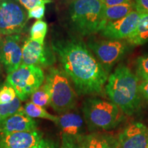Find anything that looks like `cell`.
<instances>
[{"label":"cell","instance_id":"cell-2","mask_svg":"<svg viewBox=\"0 0 148 148\" xmlns=\"http://www.w3.org/2000/svg\"><path fill=\"white\" fill-rule=\"evenodd\" d=\"M105 91L112 102L127 115H132L140 107L138 77L123 64H119L108 77Z\"/></svg>","mask_w":148,"mask_h":148},{"label":"cell","instance_id":"cell-32","mask_svg":"<svg viewBox=\"0 0 148 148\" xmlns=\"http://www.w3.org/2000/svg\"><path fill=\"white\" fill-rule=\"evenodd\" d=\"M3 120H4V119H3L2 116H1V114H0V128H1V125H2V123H3Z\"/></svg>","mask_w":148,"mask_h":148},{"label":"cell","instance_id":"cell-21","mask_svg":"<svg viewBox=\"0 0 148 148\" xmlns=\"http://www.w3.org/2000/svg\"><path fill=\"white\" fill-rule=\"evenodd\" d=\"M30 98L32 103L42 108L50 105V95L45 82L30 96Z\"/></svg>","mask_w":148,"mask_h":148},{"label":"cell","instance_id":"cell-14","mask_svg":"<svg viewBox=\"0 0 148 148\" xmlns=\"http://www.w3.org/2000/svg\"><path fill=\"white\" fill-rule=\"evenodd\" d=\"M37 123L33 118L29 117L23 110L3 120L0 128L1 134H9L16 132L36 130Z\"/></svg>","mask_w":148,"mask_h":148},{"label":"cell","instance_id":"cell-22","mask_svg":"<svg viewBox=\"0 0 148 148\" xmlns=\"http://www.w3.org/2000/svg\"><path fill=\"white\" fill-rule=\"evenodd\" d=\"M22 110H23V108L21 106V100L17 96L10 103L0 104V114L4 119Z\"/></svg>","mask_w":148,"mask_h":148},{"label":"cell","instance_id":"cell-27","mask_svg":"<svg viewBox=\"0 0 148 148\" xmlns=\"http://www.w3.org/2000/svg\"><path fill=\"white\" fill-rule=\"evenodd\" d=\"M45 5L36 6L27 11L28 19L29 18H36V19L41 20L45 15Z\"/></svg>","mask_w":148,"mask_h":148},{"label":"cell","instance_id":"cell-31","mask_svg":"<svg viewBox=\"0 0 148 148\" xmlns=\"http://www.w3.org/2000/svg\"><path fill=\"white\" fill-rule=\"evenodd\" d=\"M36 148H55L53 143L47 140L41 139Z\"/></svg>","mask_w":148,"mask_h":148},{"label":"cell","instance_id":"cell-6","mask_svg":"<svg viewBox=\"0 0 148 148\" xmlns=\"http://www.w3.org/2000/svg\"><path fill=\"white\" fill-rule=\"evenodd\" d=\"M45 80V73L40 67L21 65L16 71L8 74L5 82L15 90L21 101H25L43 84Z\"/></svg>","mask_w":148,"mask_h":148},{"label":"cell","instance_id":"cell-8","mask_svg":"<svg viewBox=\"0 0 148 148\" xmlns=\"http://www.w3.org/2000/svg\"><path fill=\"white\" fill-rule=\"evenodd\" d=\"M87 46L108 73L128 49L127 44L121 40H90Z\"/></svg>","mask_w":148,"mask_h":148},{"label":"cell","instance_id":"cell-16","mask_svg":"<svg viewBox=\"0 0 148 148\" xmlns=\"http://www.w3.org/2000/svg\"><path fill=\"white\" fill-rule=\"evenodd\" d=\"M84 148H118L117 141L110 136L99 134H90L82 136Z\"/></svg>","mask_w":148,"mask_h":148},{"label":"cell","instance_id":"cell-19","mask_svg":"<svg viewBox=\"0 0 148 148\" xmlns=\"http://www.w3.org/2000/svg\"><path fill=\"white\" fill-rule=\"evenodd\" d=\"M23 108L25 113L31 118H41V119H48L54 122L55 123L58 121V116L51 114L45 108L37 106L32 101L27 103Z\"/></svg>","mask_w":148,"mask_h":148},{"label":"cell","instance_id":"cell-13","mask_svg":"<svg viewBox=\"0 0 148 148\" xmlns=\"http://www.w3.org/2000/svg\"><path fill=\"white\" fill-rule=\"evenodd\" d=\"M42 139L37 130L0 135V148H36Z\"/></svg>","mask_w":148,"mask_h":148},{"label":"cell","instance_id":"cell-9","mask_svg":"<svg viewBox=\"0 0 148 148\" xmlns=\"http://www.w3.org/2000/svg\"><path fill=\"white\" fill-rule=\"evenodd\" d=\"M55 53L51 47L27 38L22 45L21 65H33L43 68L50 67L56 62Z\"/></svg>","mask_w":148,"mask_h":148},{"label":"cell","instance_id":"cell-28","mask_svg":"<svg viewBox=\"0 0 148 148\" xmlns=\"http://www.w3.org/2000/svg\"><path fill=\"white\" fill-rule=\"evenodd\" d=\"M135 10L139 13H148V0H133Z\"/></svg>","mask_w":148,"mask_h":148},{"label":"cell","instance_id":"cell-3","mask_svg":"<svg viewBox=\"0 0 148 148\" xmlns=\"http://www.w3.org/2000/svg\"><path fill=\"white\" fill-rule=\"evenodd\" d=\"M101 0H71L67 10L69 28L79 36L100 32L107 23Z\"/></svg>","mask_w":148,"mask_h":148},{"label":"cell","instance_id":"cell-34","mask_svg":"<svg viewBox=\"0 0 148 148\" xmlns=\"http://www.w3.org/2000/svg\"><path fill=\"white\" fill-rule=\"evenodd\" d=\"M1 63H0V77H1Z\"/></svg>","mask_w":148,"mask_h":148},{"label":"cell","instance_id":"cell-24","mask_svg":"<svg viewBox=\"0 0 148 148\" xmlns=\"http://www.w3.org/2000/svg\"><path fill=\"white\" fill-rule=\"evenodd\" d=\"M60 148H84L82 136H74L63 134Z\"/></svg>","mask_w":148,"mask_h":148},{"label":"cell","instance_id":"cell-26","mask_svg":"<svg viewBox=\"0 0 148 148\" xmlns=\"http://www.w3.org/2000/svg\"><path fill=\"white\" fill-rule=\"evenodd\" d=\"M15 1L20 3L27 11L36 6L53 2V0H15Z\"/></svg>","mask_w":148,"mask_h":148},{"label":"cell","instance_id":"cell-5","mask_svg":"<svg viewBox=\"0 0 148 148\" xmlns=\"http://www.w3.org/2000/svg\"><path fill=\"white\" fill-rule=\"evenodd\" d=\"M45 84L50 95V106L56 112L66 113L75 108L76 93L63 70L51 66L46 75Z\"/></svg>","mask_w":148,"mask_h":148},{"label":"cell","instance_id":"cell-10","mask_svg":"<svg viewBox=\"0 0 148 148\" xmlns=\"http://www.w3.org/2000/svg\"><path fill=\"white\" fill-rule=\"evenodd\" d=\"M21 35L5 36L0 46V63L7 74L16 71L22 64V46L20 44Z\"/></svg>","mask_w":148,"mask_h":148},{"label":"cell","instance_id":"cell-23","mask_svg":"<svg viewBox=\"0 0 148 148\" xmlns=\"http://www.w3.org/2000/svg\"><path fill=\"white\" fill-rule=\"evenodd\" d=\"M15 90L5 82L0 87V104H5L13 101L16 97Z\"/></svg>","mask_w":148,"mask_h":148},{"label":"cell","instance_id":"cell-25","mask_svg":"<svg viewBox=\"0 0 148 148\" xmlns=\"http://www.w3.org/2000/svg\"><path fill=\"white\" fill-rule=\"evenodd\" d=\"M136 64L137 75L144 80H148V54L138 57Z\"/></svg>","mask_w":148,"mask_h":148},{"label":"cell","instance_id":"cell-11","mask_svg":"<svg viewBox=\"0 0 148 148\" xmlns=\"http://www.w3.org/2000/svg\"><path fill=\"white\" fill-rule=\"evenodd\" d=\"M140 18V14L134 10L121 19L108 22L100 33L108 39H127L136 29Z\"/></svg>","mask_w":148,"mask_h":148},{"label":"cell","instance_id":"cell-33","mask_svg":"<svg viewBox=\"0 0 148 148\" xmlns=\"http://www.w3.org/2000/svg\"><path fill=\"white\" fill-rule=\"evenodd\" d=\"M2 35L0 34V46H1V43H2V41H3V38H2Z\"/></svg>","mask_w":148,"mask_h":148},{"label":"cell","instance_id":"cell-20","mask_svg":"<svg viewBox=\"0 0 148 148\" xmlns=\"http://www.w3.org/2000/svg\"><path fill=\"white\" fill-rule=\"evenodd\" d=\"M47 33V24L45 21L38 20L33 24L29 31V38L35 42L44 44Z\"/></svg>","mask_w":148,"mask_h":148},{"label":"cell","instance_id":"cell-7","mask_svg":"<svg viewBox=\"0 0 148 148\" xmlns=\"http://www.w3.org/2000/svg\"><path fill=\"white\" fill-rule=\"evenodd\" d=\"M28 20L25 8L15 0H0V34H19Z\"/></svg>","mask_w":148,"mask_h":148},{"label":"cell","instance_id":"cell-15","mask_svg":"<svg viewBox=\"0 0 148 148\" xmlns=\"http://www.w3.org/2000/svg\"><path fill=\"white\" fill-rule=\"evenodd\" d=\"M56 124L63 134L74 136H80L84 128L82 116L76 112H68L59 116Z\"/></svg>","mask_w":148,"mask_h":148},{"label":"cell","instance_id":"cell-18","mask_svg":"<svg viewBox=\"0 0 148 148\" xmlns=\"http://www.w3.org/2000/svg\"><path fill=\"white\" fill-rule=\"evenodd\" d=\"M135 10L134 2L125 4L113 5V6H105L104 17L107 23L109 21H114L125 17L130 12Z\"/></svg>","mask_w":148,"mask_h":148},{"label":"cell","instance_id":"cell-1","mask_svg":"<svg viewBox=\"0 0 148 148\" xmlns=\"http://www.w3.org/2000/svg\"><path fill=\"white\" fill-rule=\"evenodd\" d=\"M51 45L79 95L102 93L108 73L83 40L67 34L55 36Z\"/></svg>","mask_w":148,"mask_h":148},{"label":"cell","instance_id":"cell-12","mask_svg":"<svg viewBox=\"0 0 148 148\" xmlns=\"http://www.w3.org/2000/svg\"><path fill=\"white\" fill-rule=\"evenodd\" d=\"M118 148H147L148 129L140 123H134L119 134Z\"/></svg>","mask_w":148,"mask_h":148},{"label":"cell","instance_id":"cell-4","mask_svg":"<svg viewBox=\"0 0 148 148\" xmlns=\"http://www.w3.org/2000/svg\"><path fill=\"white\" fill-rule=\"evenodd\" d=\"M84 119L90 130H110L121 123L123 112L112 101L99 98H87L83 102Z\"/></svg>","mask_w":148,"mask_h":148},{"label":"cell","instance_id":"cell-17","mask_svg":"<svg viewBox=\"0 0 148 148\" xmlns=\"http://www.w3.org/2000/svg\"><path fill=\"white\" fill-rule=\"evenodd\" d=\"M140 18L136 29L127 39L133 46L142 45L148 42V13H140Z\"/></svg>","mask_w":148,"mask_h":148},{"label":"cell","instance_id":"cell-35","mask_svg":"<svg viewBox=\"0 0 148 148\" xmlns=\"http://www.w3.org/2000/svg\"><path fill=\"white\" fill-rule=\"evenodd\" d=\"M147 148H148V145H147Z\"/></svg>","mask_w":148,"mask_h":148},{"label":"cell","instance_id":"cell-29","mask_svg":"<svg viewBox=\"0 0 148 148\" xmlns=\"http://www.w3.org/2000/svg\"><path fill=\"white\" fill-rule=\"evenodd\" d=\"M101 1L106 7L125 4V3H130L133 2L132 0H101Z\"/></svg>","mask_w":148,"mask_h":148},{"label":"cell","instance_id":"cell-30","mask_svg":"<svg viewBox=\"0 0 148 148\" xmlns=\"http://www.w3.org/2000/svg\"><path fill=\"white\" fill-rule=\"evenodd\" d=\"M139 92L143 97L148 101V80H144L143 82L138 85Z\"/></svg>","mask_w":148,"mask_h":148}]
</instances>
